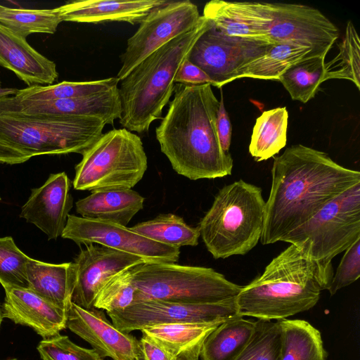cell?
Returning <instances> with one entry per match:
<instances>
[{
  "label": "cell",
  "instance_id": "8d00e7d4",
  "mask_svg": "<svg viewBox=\"0 0 360 360\" xmlns=\"http://www.w3.org/2000/svg\"><path fill=\"white\" fill-rule=\"evenodd\" d=\"M30 258L11 236L0 238V283L4 289L28 288L27 265Z\"/></svg>",
  "mask_w": 360,
  "mask_h": 360
},
{
  "label": "cell",
  "instance_id": "52a82bcc",
  "mask_svg": "<svg viewBox=\"0 0 360 360\" xmlns=\"http://www.w3.org/2000/svg\"><path fill=\"white\" fill-rule=\"evenodd\" d=\"M131 271L136 289L134 302L217 303L236 298L243 288L208 267L143 262Z\"/></svg>",
  "mask_w": 360,
  "mask_h": 360
},
{
  "label": "cell",
  "instance_id": "d590c367",
  "mask_svg": "<svg viewBox=\"0 0 360 360\" xmlns=\"http://www.w3.org/2000/svg\"><path fill=\"white\" fill-rule=\"evenodd\" d=\"M131 268L115 274L103 285L96 296L94 308L113 311L125 309L134 302L136 289Z\"/></svg>",
  "mask_w": 360,
  "mask_h": 360
},
{
  "label": "cell",
  "instance_id": "f6af8a7d",
  "mask_svg": "<svg viewBox=\"0 0 360 360\" xmlns=\"http://www.w3.org/2000/svg\"><path fill=\"white\" fill-rule=\"evenodd\" d=\"M3 319H4V316H3V313H2V309L0 307V328H1V323H2Z\"/></svg>",
  "mask_w": 360,
  "mask_h": 360
},
{
  "label": "cell",
  "instance_id": "e0dca14e",
  "mask_svg": "<svg viewBox=\"0 0 360 360\" xmlns=\"http://www.w3.org/2000/svg\"><path fill=\"white\" fill-rule=\"evenodd\" d=\"M122 112L118 86L95 94L55 101H19L13 96L0 98V113L85 117L113 124L115 120L121 118Z\"/></svg>",
  "mask_w": 360,
  "mask_h": 360
},
{
  "label": "cell",
  "instance_id": "ffe728a7",
  "mask_svg": "<svg viewBox=\"0 0 360 360\" xmlns=\"http://www.w3.org/2000/svg\"><path fill=\"white\" fill-rule=\"evenodd\" d=\"M2 304L4 318L28 326L43 340L60 334L66 328L67 311L28 288H7Z\"/></svg>",
  "mask_w": 360,
  "mask_h": 360
},
{
  "label": "cell",
  "instance_id": "d4e9b609",
  "mask_svg": "<svg viewBox=\"0 0 360 360\" xmlns=\"http://www.w3.org/2000/svg\"><path fill=\"white\" fill-rule=\"evenodd\" d=\"M221 323H165L141 331L156 340L174 360H198L206 338Z\"/></svg>",
  "mask_w": 360,
  "mask_h": 360
},
{
  "label": "cell",
  "instance_id": "bcb514c9",
  "mask_svg": "<svg viewBox=\"0 0 360 360\" xmlns=\"http://www.w3.org/2000/svg\"><path fill=\"white\" fill-rule=\"evenodd\" d=\"M4 360H20V359H16V358H11V359H4Z\"/></svg>",
  "mask_w": 360,
  "mask_h": 360
},
{
  "label": "cell",
  "instance_id": "5b68a950",
  "mask_svg": "<svg viewBox=\"0 0 360 360\" xmlns=\"http://www.w3.org/2000/svg\"><path fill=\"white\" fill-rule=\"evenodd\" d=\"M265 203L262 188L242 179L222 187L198 226L214 259L244 255L263 231Z\"/></svg>",
  "mask_w": 360,
  "mask_h": 360
},
{
  "label": "cell",
  "instance_id": "e575fe53",
  "mask_svg": "<svg viewBox=\"0 0 360 360\" xmlns=\"http://www.w3.org/2000/svg\"><path fill=\"white\" fill-rule=\"evenodd\" d=\"M281 335L279 321L258 319L250 342L234 360H280Z\"/></svg>",
  "mask_w": 360,
  "mask_h": 360
},
{
  "label": "cell",
  "instance_id": "4dcf8cb0",
  "mask_svg": "<svg viewBox=\"0 0 360 360\" xmlns=\"http://www.w3.org/2000/svg\"><path fill=\"white\" fill-rule=\"evenodd\" d=\"M325 56H308L291 65L278 80L291 98L307 103L313 98L324 82Z\"/></svg>",
  "mask_w": 360,
  "mask_h": 360
},
{
  "label": "cell",
  "instance_id": "cb8c5ba5",
  "mask_svg": "<svg viewBox=\"0 0 360 360\" xmlns=\"http://www.w3.org/2000/svg\"><path fill=\"white\" fill-rule=\"evenodd\" d=\"M27 278L28 289L68 311L75 283L73 262L51 264L30 258Z\"/></svg>",
  "mask_w": 360,
  "mask_h": 360
},
{
  "label": "cell",
  "instance_id": "7c38bea8",
  "mask_svg": "<svg viewBox=\"0 0 360 360\" xmlns=\"http://www.w3.org/2000/svg\"><path fill=\"white\" fill-rule=\"evenodd\" d=\"M272 44L266 39L225 35L212 24L195 41L187 59L209 76L212 86L221 88L234 80L242 66L262 56Z\"/></svg>",
  "mask_w": 360,
  "mask_h": 360
},
{
  "label": "cell",
  "instance_id": "c3c4849f",
  "mask_svg": "<svg viewBox=\"0 0 360 360\" xmlns=\"http://www.w3.org/2000/svg\"><path fill=\"white\" fill-rule=\"evenodd\" d=\"M0 86H1V80H0Z\"/></svg>",
  "mask_w": 360,
  "mask_h": 360
},
{
  "label": "cell",
  "instance_id": "f35d334b",
  "mask_svg": "<svg viewBox=\"0 0 360 360\" xmlns=\"http://www.w3.org/2000/svg\"><path fill=\"white\" fill-rule=\"evenodd\" d=\"M359 276L360 238L345 250L328 290L333 295L338 290L356 281Z\"/></svg>",
  "mask_w": 360,
  "mask_h": 360
},
{
  "label": "cell",
  "instance_id": "ac0fdd59",
  "mask_svg": "<svg viewBox=\"0 0 360 360\" xmlns=\"http://www.w3.org/2000/svg\"><path fill=\"white\" fill-rule=\"evenodd\" d=\"M71 181L65 172L51 174L39 188H32L20 217L44 233L49 240L61 236L73 205Z\"/></svg>",
  "mask_w": 360,
  "mask_h": 360
},
{
  "label": "cell",
  "instance_id": "9c48e42d",
  "mask_svg": "<svg viewBox=\"0 0 360 360\" xmlns=\"http://www.w3.org/2000/svg\"><path fill=\"white\" fill-rule=\"evenodd\" d=\"M360 238V183L323 206L304 224L280 241L290 244L306 242L311 257L326 266Z\"/></svg>",
  "mask_w": 360,
  "mask_h": 360
},
{
  "label": "cell",
  "instance_id": "277c9868",
  "mask_svg": "<svg viewBox=\"0 0 360 360\" xmlns=\"http://www.w3.org/2000/svg\"><path fill=\"white\" fill-rule=\"evenodd\" d=\"M212 23L203 15L190 31L174 38L151 53L120 81V124L130 131L147 132L161 119L175 88L179 69L198 38Z\"/></svg>",
  "mask_w": 360,
  "mask_h": 360
},
{
  "label": "cell",
  "instance_id": "1f68e13d",
  "mask_svg": "<svg viewBox=\"0 0 360 360\" xmlns=\"http://www.w3.org/2000/svg\"><path fill=\"white\" fill-rule=\"evenodd\" d=\"M61 22L59 7L25 9L0 4V24L25 39L34 33L54 34Z\"/></svg>",
  "mask_w": 360,
  "mask_h": 360
},
{
  "label": "cell",
  "instance_id": "3957f363",
  "mask_svg": "<svg viewBox=\"0 0 360 360\" xmlns=\"http://www.w3.org/2000/svg\"><path fill=\"white\" fill-rule=\"evenodd\" d=\"M333 266L310 255L306 242L291 244L274 257L263 274L236 297L239 316L281 321L314 307L321 292L328 290Z\"/></svg>",
  "mask_w": 360,
  "mask_h": 360
},
{
  "label": "cell",
  "instance_id": "6da1fadb",
  "mask_svg": "<svg viewBox=\"0 0 360 360\" xmlns=\"http://www.w3.org/2000/svg\"><path fill=\"white\" fill-rule=\"evenodd\" d=\"M262 245L280 241L328 202L360 183V172L338 164L323 151L297 144L274 157Z\"/></svg>",
  "mask_w": 360,
  "mask_h": 360
},
{
  "label": "cell",
  "instance_id": "9a60e30c",
  "mask_svg": "<svg viewBox=\"0 0 360 360\" xmlns=\"http://www.w3.org/2000/svg\"><path fill=\"white\" fill-rule=\"evenodd\" d=\"M73 264L75 283L72 302L86 309L94 308L96 296L115 274L146 262L143 258L97 244L81 249Z\"/></svg>",
  "mask_w": 360,
  "mask_h": 360
},
{
  "label": "cell",
  "instance_id": "60d3db41",
  "mask_svg": "<svg viewBox=\"0 0 360 360\" xmlns=\"http://www.w3.org/2000/svg\"><path fill=\"white\" fill-rule=\"evenodd\" d=\"M216 129L218 139L222 150L225 153H229L231 142L232 127L226 110L222 92L216 119Z\"/></svg>",
  "mask_w": 360,
  "mask_h": 360
},
{
  "label": "cell",
  "instance_id": "f546056e",
  "mask_svg": "<svg viewBox=\"0 0 360 360\" xmlns=\"http://www.w3.org/2000/svg\"><path fill=\"white\" fill-rule=\"evenodd\" d=\"M130 229L151 240L178 248L196 246L200 236L198 227L188 225L183 218L174 214H159Z\"/></svg>",
  "mask_w": 360,
  "mask_h": 360
},
{
  "label": "cell",
  "instance_id": "5bb4252c",
  "mask_svg": "<svg viewBox=\"0 0 360 360\" xmlns=\"http://www.w3.org/2000/svg\"><path fill=\"white\" fill-rule=\"evenodd\" d=\"M266 38L273 44L290 42L326 55L339 37L338 28L319 10L297 4L271 3Z\"/></svg>",
  "mask_w": 360,
  "mask_h": 360
},
{
  "label": "cell",
  "instance_id": "d6986e66",
  "mask_svg": "<svg viewBox=\"0 0 360 360\" xmlns=\"http://www.w3.org/2000/svg\"><path fill=\"white\" fill-rule=\"evenodd\" d=\"M202 15L225 35L269 41L271 3L212 0L205 4Z\"/></svg>",
  "mask_w": 360,
  "mask_h": 360
},
{
  "label": "cell",
  "instance_id": "44dd1931",
  "mask_svg": "<svg viewBox=\"0 0 360 360\" xmlns=\"http://www.w3.org/2000/svg\"><path fill=\"white\" fill-rule=\"evenodd\" d=\"M0 65L28 86L51 85L58 77L56 64L32 48L26 39L0 24Z\"/></svg>",
  "mask_w": 360,
  "mask_h": 360
},
{
  "label": "cell",
  "instance_id": "7bdbcfd3",
  "mask_svg": "<svg viewBox=\"0 0 360 360\" xmlns=\"http://www.w3.org/2000/svg\"><path fill=\"white\" fill-rule=\"evenodd\" d=\"M29 155L0 141V163L16 165L29 160Z\"/></svg>",
  "mask_w": 360,
  "mask_h": 360
},
{
  "label": "cell",
  "instance_id": "30bf717a",
  "mask_svg": "<svg viewBox=\"0 0 360 360\" xmlns=\"http://www.w3.org/2000/svg\"><path fill=\"white\" fill-rule=\"evenodd\" d=\"M200 16L197 6L189 0L167 1L154 8L127 40L125 51L120 56L122 65L116 76L118 81L163 45L191 30Z\"/></svg>",
  "mask_w": 360,
  "mask_h": 360
},
{
  "label": "cell",
  "instance_id": "b9f144b4",
  "mask_svg": "<svg viewBox=\"0 0 360 360\" xmlns=\"http://www.w3.org/2000/svg\"><path fill=\"white\" fill-rule=\"evenodd\" d=\"M139 343L143 360H174L161 345L143 333Z\"/></svg>",
  "mask_w": 360,
  "mask_h": 360
},
{
  "label": "cell",
  "instance_id": "4fadbf2b",
  "mask_svg": "<svg viewBox=\"0 0 360 360\" xmlns=\"http://www.w3.org/2000/svg\"><path fill=\"white\" fill-rule=\"evenodd\" d=\"M62 238L78 245L97 244L131 254L146 262L176 263L180 250L151 240L130 228L119 224L69 214Z\"/></svg>",
  "mask_w": 360,
  "mask_h": 360
},
{
  "label": "cell",
  "instance_id": "7402d4cb",
  "mask_svg": "<svg viewBox=\"0 0 360 360\" xmlns=\"http://www.w3.org/2000/svg\"><path fill=\"white\" fill-rule=\"evenodd\" d=\"M165 0H85L68 2L59 7L63 21L99 23L123 21L139 23L154 8Z\"/></svg>",
  "mask_w": 360,
  "mask_h": 360
},
{
  "label": "cell",
  "instance_id": "2e32d148",
  "mask_svg": "<svg viewBox=\"0 0 360 360\" xmlns=\"http://www.w3.org/2000/svg\"><path fill=\"white\" fill-rule=\"evenodd\" d=\"M66 328L87 342L103 359L143 360L139 340L118 330L108 320L103 310L86 309L71 302Z\"/></svg>",
  "mask_w": 360,
  "mask_h": 360
},
{
  "label": "cell",
  "instance_id": "603a6c76",
  "mask_svg": "<svg viewBox=\"0 0 360 360\" xmlns=\"http://www.w3.org/2000/svg\"><path fill=\"white\" fill-rule=\"evenodd\" d=\"M144 198L132 189L98 191L75 203L82 217L127 226L143 208Z\"/></svg>",
  "mask_w": 360,
  "mask_h": 360
},
{
  "label": "cell",
  "instance_id": "f1b7e54d",
  "mask_svg": "<svg viewBox=\"0 0 360 360\" xmlns=\"http://www.w3.org/2000/svg\"><path fill=\"white\" fill-rule=\"evenodd\" d=\"M288 112L285 107L264 111L253 127L249 152L257 162L266 160L285 146Z\"/></svg>",
  "mask_w": 360,
  "mask_h": 360
},
{
  "label": "cell",
  "instance_id": "4316f807",
  "mask_svg": "<svg viewBox=\"0 0 360 360\" xmlns=\"http://www.w3.org/2000/svg\"><path fill=\"white\" fill-rule=\"evenodd\" d=\"M326 55L309 48L290 42L272 44L260 57L242 66L234 80L249 77L264 80H278L282 73L299 60Z\"/></svg>",
  "mask_w": 360,
  "mask_h": 360
},
{
  "label": "cell",
  "instance_id": "ab89813d",
  "mask_svg": "<svg viewBox=\"0 0 360 360\" xmlns=\"http://www.w3.org/2000/svg\"><path fill=\"white\" fill-rule=\"evenodd\" d=\"M176 84L184 85H200L212 82L209 76L200 68L186 59L179 69L175 77Z\"/></svg>",
  "mask_w": 360,
  "mask_h": 360
},
{
  "label": "cell",
  "instance_id": "83f0119b",
  "mask_svg": "<svg viewBox=\"0 0 360 360\" xmlns=\"http://www.w3.org/2000/svg\"><path fill=\"white\" fill-rule=\"evenodd\" d=\"M280 360H326L320 331L301 319H283Z\"/></svg>",
  "mask_w": 360,
  "mask_h": 360
},
{
  "label": "cell",
  "instance_id": "484cf974",
  "mask_svg": "<svg viewBox=\"0 0 360 360\" xmlns=\"http://www.w3.org/2000/svg\"><path fill=\"white\" fill-rule=\"evenodd\" d=\"M255 321L236 316L221 323L206 338L201 360H234L250 342Z\"/></svg>",
  "mask_w": 360,
  "mask_h": 360
},
{
  "label": "cell",
  "instance_id": "ba28073f",
  "mask_svg": "<svg viewBox=\"0 0 360 360\" xmlns=\"http://www.w3.org/2000/svg\"><path fill=\"white\" fill-rule=\"evenodd\" d=\"M147 167L141 138L124 128L112 129L82 154L72 184L75 190L91 193L131 189Z\"/></svg>",
  "mask_w": 360,
  "mask_h": 360
},
{
  "label": "cell",
  "instance_id": "d6a6232c",
  "mask_svg": "<svg viewBox=\"0 0 360 360\" xmlns=\"http://www.w3.org/2000/svg\"><path fill=\"white\" fill-rule=\"evenodd\" d=\"M115 77L89 82H62L51 85H34L18 89L13 96L19 101H48L89 96L118 86Z\"/></svg>",
  "mask_w": 360,
  "mask_h": 360
},
{
  "label": "cell",
  "instance_id": "8fae6325",
  "mask_svg": "<svg viewBox=\"0 0 360 360\" xmlns=\"http://www.w3.org/2000/svg\"><path fill=\"white\" fill-rule=\"evenodd\" d=\"M107 314L112 324L126 333L159 324L224 322L239 316L236 298L210 304H182L154 300L139 301L125 309L108 311Z\"/></svg>",
  "mask_w": 360,
  "mask_h": 360
},
{
  "label": "cell",
  "instance_id": "ee69618b",
  "mask_svg": "<svg viewBox=\"0 0 360 360\" xmlns=\"http://www.w3.org/2000/svg\"><path fill=\"white\" fill-rule=\"evenodd\" d=\"M18 91L15 88H2L0 86V98L14 96Z\"/></svg>",
  "mask_w": 360,
  "mask_h": 360
},
{
  "label": "cell",
  "instance_id": "7a4b0ae2",
  "mask_svg": "<svg viewBox=\"0 0 360 360\" xmlns=\"http://www.w3.org/2000/svg\"><path fill=\"white\" fill-rule=\"evenodd\" d=\"M166 115L155 129L160 150L174 170L191 180L231 174L233 159L220 145L216 119L219 101L210 84H176Z\"/></svg>",
  "mask_w": 360,
  "mask_h": 360
},
{
  "label": "cell",
  "instance_id": "7dc6e473",
  "mask_svg": "<svg viewBox=\"0 0 360 360\" xmlns=\"http://www.w3.org/2000/svg\"><path fill=\"white\" fill-rule=\"evenodd\" d=\"M1 195H0V201H1Z\"/></svg>",
  "mask_w": 360,
  "mask_h": 360
},
{
  "label": "cell",
  "instance_id": "8992f818",
  "mask_svg": "<svg viewBox=\"0 0 360 360\" xmlns=\"http://www.w3.org/2000/svg\"><path fill=\"white\" fill-rule=\"evenodd\" d=\"M105 122L85 117L0 113V141L32 158L83 154L103 134Z\"/></svg>",
  "mask_w": 360,
  "mask_h": 360
},
{
  "label": "cell",
  "instance_id": "74e56055",
  "mask_svg": "<svg viewBox=\"0 0 360 360\" xmlns=\"http://www.w3.org/2000/svg\"><path fill=\"white\" fill-rule=\"evenodd\" d=\"M37 349L42 360H103L94 349L82 347L60 334L41 340Z\"/></svg>",
  "mask_w": 360,
  "mask_h": 360
},
{
  "label": "cell",
  "instance_id": "836d02e7",
  "mask_svg": "<svg viewBox=\"0 0 360 360\" xmlns=\"http://www.w3.org/2000/svg\"><path fill=\"white\" fill-rule=\"evenodd\" d=\"M338 54L324 64V82L330 79H343L352 82L360 89V39L351 21L338 44Z\"/></svg>",
  "mask_w": 360,
  "mask_h": 360
}]
</instances>
